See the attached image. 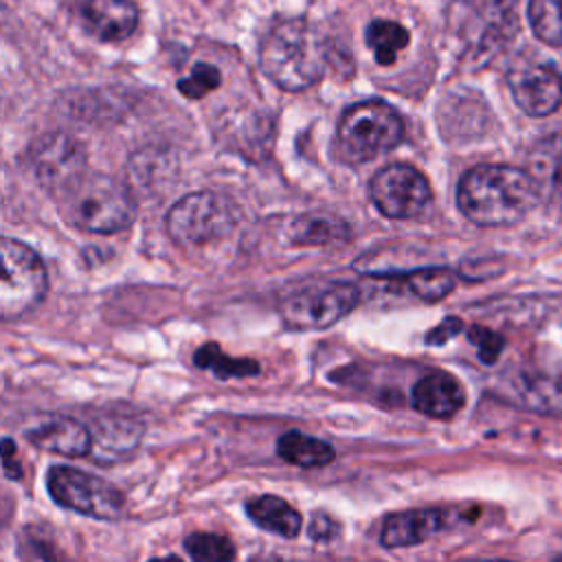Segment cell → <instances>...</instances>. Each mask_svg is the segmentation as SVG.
Segmentation results:
<instances>
[{"instance_id":"obj_10","label":"cell","mask_w":562,"mask_h":562,"mask_svg":"<svg viewBox=\"0 0 562 562\" xmlns=\"http://www.w3.org/2000/svg\"><path fill=\"white\" fill-rule=\"evenodd\" d=\"M29 162L35 180L50 193L57 195L72 180L88 169L86 147L68 134L42 136L29 151Z\"/></svg>"},{"instance_id":"obj_4","label":"cell","mask_w":562,"mask_h":562,"mask_svg":"<svg viewBox=\"0 0 562 562\" xmlns=\"http://www.w3.org/2000/svg\"><path fill=\"white\" fill-rule=\"evenodd\" d=\"M404 140L400 112L382 99L349 105L336 127V151L345 162H367Z\"/></svg>"},{"instance_id":"obj_14","label":"cell","mask_w":562,"mask_h":562,"mask_svg":"<svg viewBox=\"0 0 562 562\" xmlns=\"http://www.w3.org/2000/svg\"><path fill=\"white\" fill-rule=\"evenodd\" d=\"M465 404V391L461 382L446 373L432 371L413 386V406L432 419H450Z\"/></svg>"},{"instance_id":"obj_1","label":"cell","mask_w":562,"mask_h":562,"mask_svg":"<svg viewBox=\"0 0 562 562\" xmlns=\"http://www.w3.org/2000/svg\"><path fill=\"white\" fill-rule=\"evenodd\" d=\"M538 198L531 173L509 165H476L457 184L459 211L479 226L518 224Z\"/></svg>"},{"instance_id":"obj_11","label":"cell","mask_w":562,"mask_h":562,"mask_svg":"<svg viewBox=\"0 0 562 562\" xmlns=\"http://www.w3.org/2000/svg\"><path fill=\"white\" fill-rule=\"evenodd\" d=\"M516 105L529 116H547L562 103V72L547 61H522L507 72Z\"/></svg>"},{"instance_id":"obj_27","label":"cell","mask_w":562,"mask_h":562,"mask_svg":"<svg viewBox=\"0 0 562 562\" xmlns=\"http://www.w3.org/2000/svg\"><path fill=\"white\" fill-rule=\"evenodd\" d=\"M331 235H336V224L334 222H323V220H316V215H310L305 220L299 222V231L294 235V241H301V244H314V241H323Z\"/></svg>"},{"instance_id":"obj_24","label":"cell","mask_w":562,"mask_h":562,"mask_svg":"<svg viewBox=\"0 0 562 562\" xmlns=\"http://www.w3.org/2000/svg\"><path fill=\"white\" fill-rule=\"evenodd\" d=\"M184 549L193 560L200 562H226L235 558V547L226 536L195 531L184 538Z\"/></svg>"},{"instance_id":"obj_9","label":"cell","mask_w":562,"mask_h":562,"mask_svg":"<svg viewBox=\"0 0 562 562\" xmlns=\"http://www.w3.org/2000/svg\"><path fill=\"white\" fill-rule=\"evenodd\" d=\"M375 209L391 220L417 217L430 202L432 191L426 176L404 162L382 167L369 182Z\"/></svg>"},{"instance_id":"obj_12","label":"cell","mask_w":562,"mask_h":562,"mask_svg":"<svg viewBox=\"0 0 562 562\" xmlns=\"http://www.w3.org/2000/svg\"><path fill=\"white\" fill-rule=\"evenodd\" d=\"M448 522H450V514L437 507L395 512L386 516L380 531V542L382 547H389V549L415 547L437 536L441 529L448 527Z\"/></svg>"},{"instance_id":"obj_19","label":"cell","mask_w":562,"mask_h":562,"mask_svg":"<svg viewBox=\"0 0 562 562\" xmlns=\"http://www.w3.org/2000/svg\"><path fill=\"white\" fill-rule=\"evenodd\" d=\"M246 514L250 516V520L277 536L283 538H294L299 536L301 529V514L283 498L274 496V494H263L257 496L252 501L246 503Z\"/></svg>"},{"instance_id":"obj_13","label":"cell","mask_w":562,"mask_h":562,"mask_svg":"<svg viewBox=\"0 0 562 562\" xmlns=\"http://www.w3.org/2000/svg\"><path fill=\"white\" fill-rule=\"evenodd\" d=\"M86 31L101 42H121L138 24V9L132 0H86L81 4Z\"/></svg>"},{"instance_id":"obj_23","label":"cell","mask_w":562,"mask_h":562,"mask_svg":"<svg viewBox=\"0 0 562 562\" xmlns=\"http://www.w3.org/2000/svg\"><path fill=\"white\" fill-rule=\"evenodd\" d=\"M527 15L538 40L562 46V0H529Z\"/></svg>"},{"instance_id":"obj_25","label":"cell","mask_w":562,"mask_h":562,"mask_svg":"<svg viewBox=\"0 0 562 562\" xmlns=\"http://www.w3.org/2000/svg\"><path fill=\"white\" fill-rule=\"evenodd\" d=\"M222 81V75L215 66L198 61L193 66V70L178 81V90L187 97V99H202L204 94H209L211 90H215Z\"/></svg>"},{"instance_id":"obj_22","label":"cell","mask_w":562,"mask_h":562,"mask_svg":"<svg viewBox=\"0 0 562 562\" xmlns=\"http://www.w3.org/2000/svg\"><path fill=\"white\" fill-rule=\"evenodd\" d=\"M193 362L200 369L211 371L213 375L228 380V378H246V375H257L259 373V364L250 358H231L226 353H222V349L215 342H206L202 345L195 356Z\"/></svg>"},{"instance_id":"obj_3","label":"cell","mask_w":562,"mask_h":562,"mask_svg":"<svg viewBox=\"0 0 562 562\" xmlns=\"http://www.w3.org/2000/svg\"><path fill=\"white\" fill-rule=\"evenodd\" d=\"M55 200L64 220L86 233H119L136 217V200L127 184L101 171L86 169Z\"/></svg>"},{"instance_id":"obj_28","label":"cell","mask_w":562,"mask_h":562,"mask_svg":"<svg viewBox=\"0 0 562 562\" xmlns=\"http://www.w3.org/2000/svg\"><path fill=\"white\" fill-rule=\"evenodd\" d=\"M463 329V321L457 316H446L437 327H432L426 336L428 345H443L446 340H450L452 336H457Z\"/></svg>"},{"instance_id":"obj_18","label":"cell","mask_w":562,"mask_h":562,"mask_svg":"<svg viewBox=\"0 0 562 562\" xmlns=\"http://www.w3.org/2000/svg\"><path fill=\"white\" fill-rule=\"evenodd\" d=\"M384 277L397 288H402L404 292L426 303L441 301L446 294L452 292L457 283L454 272L443 266H428V268H417L411 272H397V274H384Z\"/></svg>"},{"instance_id":"obj_2","label":"cell","mask_w":562,"mask_h":562,"mask_svg":"<svg viewBox=\"0 0 562 562\" xmlns=\"http://www.w3.org/2000/svg\"><path fill=\"white\" fill-rule=\"evenodd\" d=\"M259 66L274 86L299 92L323 77L327 44L307 20H279L261 40Z\"/></svg>"},{"instance_id":"obj_8","label":"cell","mask_w":562,"mask_h":562,"mask_svg":"<svg viewBox=\"0 0 562 562\" xmlns=\"http://www.w3.org/2000/svg\"><path fill=\"white\" fill-rule=\"evenodd\" d=\"M46 490L57 505L90 518L116 520L125 512V498L116 485L70 465L48 468Z\"/></svg>"},{"instance_id":"obj_21","label":"cell","mask_w":562,"mask_h":562,"mask_svg":"<svg viewBox=\"0 0 562 562\" xmlns=\"http://www.w3.org/2000/svg\"><path fill=\"white\" fill-rule=\"evenodd\" d=\"M408 31L393 20H373L367 26V46L373 50L380 66L395 64L400 50L408 46Z\"/></svg>"},{"instance_id":"obj_5","label":"cell","mask_w":562,"mask_h":562,"mask_svg":"<svg viewBox=\"0 0 562 562\" xmlns=\"http://www.w3.org/2000/svg\"><path fill=\"white\" fill-rule=\"evenodd\" d=\"M237 204L217 191H195L180 198L167 213L165 226L171 241L202 246L226 237L237 224Z\"/></svg>"},{"instance_id":"obj_7","label":"cell","mask_w":562,"mask_h":562,"mask_svg":"<svg viewBox=\"0 0 562 562\" xmlns=\"http://www.w3.org/2000/svg\"><path fill=\"white\" fill-rule=\"evenodd\" d=\"M358 301L360 288L351 281H316L288 294L279 303V314L290 329H325L347 316Z\"/></svg>"},{"instance_id":"obj_30","label":"cell","mask_w":562,"mask_h":562,"mask_svg":"<svg viewBox=\"0 0 562 562\" xmlns=\"http://www.w3.org/2000/svg\"><path fill=\"white\" fill-rule=\"evenodd\" d=\"M2 461H4V472L9 479H20L22 470L13 463V441L4 439L2 441Z\"/></svg>"},{"instance_id":"obj_26","label":"cell","mask_w":562,"mask_h":562,"mask_svg":"<svg viewBox=\"0 0 562 562\" xmlns=\"http://www.w3.org/2000/svg\"><path fill=\"white\" fill-rule=\"evenodd\" d=\"M468 338L470 342H474V347L479 349V358L485 362V364H492L498 360L501 356V349H503V338L498 334H494L492 329L487 327H481V325H472L468 329Z\"/></svg>"},{"instance_id":"obj_16","label":"cell","mask_w":562,"mask_h":562,"mask_svg":"<svg viewBox=\"0 0 562 562\" xmlns=\"http://www.w3.org/2000/svg\"><path fill=\"white\" fill-rule=\"evenodd\" d=\"M527 171L531 173L538 193L562 209V136L540 140L529 156Z\"/></svg>"},{"instance_id":"obj_17","label":"cell","mask_w":562,"mask_h":562,"mask_svg":"<svg viewBox=\"0 0 562 562\" xmlns=\"http://www.w3.org/2000/svg\"><path fill=\"white\" fill-rule=\"evenodd\" d=\"M140 428L130 419H103L97 422L92 432V450L90 457L99 463H110L123 459L130 450L136 448L140 439Z\"/></svg>"},{"instance_id":"obj_29","label":"cell","mask_w":562,"mask_h":562,"mask_svg":"<svg viewBox=\"0 0 562 562\" xmlns=\"http://www.w3.org/2000/svg\"><path fill=\"white\" fill-rule=\"evenodd\" d=\"M336 533V522L327 516H314L312 518V525H310V536L318 542H325V540H331Z\"/></svg>"},{"instance_id":"obj_6","label":"cell","mask_w":562,"mask_h":562,"mask_svg":"<svg viewBox=\"0 0 562 562\" xmlns=\"http://www.w3.org/2000/svg\"><path fill=\"white\" fill-rule=\"evenodd\" d=\"M0 259V314L4 321H13L42 303L48 290V277L40 255L24 241L2 237Z\"/></svg>"},{"instance_id":"obj_20","label":"cell","mask_w":562,"mask_h":562,"mask_svg":"<svg viewBox=\"0 0 562 562\" xmlns=\"http://www.w3.org/2000/svg\"><path fill=\"white\" fill-rule=\"evenodd\" d=\"M277 454L299 468H323L334 461V448L312 435L301 430H288L277 439Z\"/></svg>"},{"instance_id":"obj_15","label":"cell","mask_w":562,"mask_h":562,"mask_svg":"<svg viewBox=\"0 0 562 562\" xmlns=\"http://www.w3.org/2000/svg\"><path fill=\"white\" fill-rule=\"evenodd\" d=\"M26 439L48 452L64 457H86L92 450V432L72 417H53L26 430Z\"/></svg>"}]
</instances>
